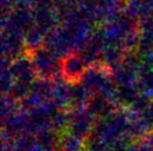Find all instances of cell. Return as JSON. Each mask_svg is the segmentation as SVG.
I'll list each match as a JSON object with an SVG mask.
<instances>
[{
    "label": "cell",
    "mask_w": 153,
    "mask_h": 151,
    "mask_svg": "<svg viewBox=\"0 0 153 151\" xmlns=\"http://www.w3.org/2000/svg\"><path fill=\"white\" fill-rule=\"evenodd\" d=\"M95 127L96 123L92 113L86 111H77L69 116L67 132L86 141L92 136Z\"/></svg>",
    "instance_id": "cell-1"
},
{
    "label": "cell",
    "mask_w": 153,
    "mask_h": 151,
    "mask_svg": "<svg viewBox=\"0 0 153 151\" xmlns=\"http://www.w3.org/2000/svg\"><path fill=\"white\" fill-rule=\"evenodd\" d=\"M58 151H87L86 141L77 138L73 134L65 132L60 134L58 141Z\"/></svg>",
    "instance_id": "cell-2"
},
{
    "label": "cell",
    "mask_w": 153,
    "mask_h": 151,
    "mask_svg": "<svg viewBox=\"0 0 153 151\" xmlns=\"http://www.w3.org/2000/svg\"><path fill=\"white\" fill-rule=\"evenodd\" d=\"M125 151H149V150H148V148L145 147L143 141H141V142H134Z\"/></svg>",
    "instance_id": "cell-3"
},
{
    "label": "cell",
    "mask_w": 153,
    "mask_h": 151,
    "mask_svg": "<svg viewBox=\"0 0 153 151\" xmlns=\"http://www.w3.org/2000/svg\"><path fill=\"white\" fill-rule=\"evenodd\" d=\"M143 143L145 144V147L148 148V150L153 151V131L145 138V140H143Z\"/></svg>",
    "instance_id": "cell-4"
}]
</instances>
